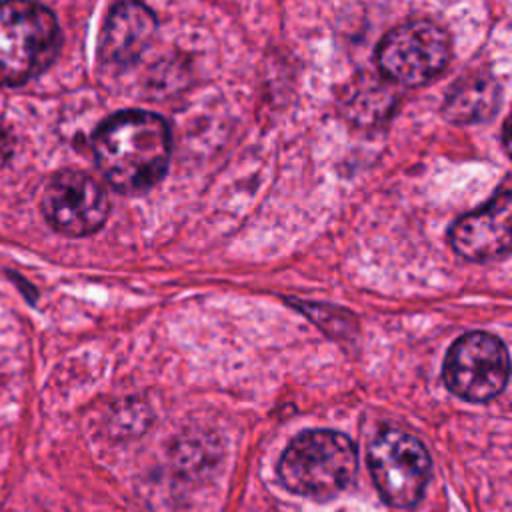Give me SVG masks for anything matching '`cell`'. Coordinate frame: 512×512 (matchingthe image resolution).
<instances>
[{
    "label": "cell",
    "mask_w": 512,
    "mask_h": 512,
    "mask_svg": "<svg viewBox=\"0 0 512 512\" xmlns=\"http://www.w3.org/2000/svg\"><path fill=\"white\" fill-rule=\"evenodd\" d=\"M12 148H14V140L12 136L8 134L6 128L0 126V168L10 160L12 156Z\"/></svg>",
    "instance_id": "obj_12"
},
{
    "label": "cell",
    "mask_w": 512,
    "mask_h": 512,
    "mask_svg": "<svg viewBox=\"0 0 512 512\" xmlns=\"http://www.w3.org/2000/svg\"><path fill=\"white\" fill-rule=\"evenodd\" d=\"M62 44L56 16L34 0L0 2V84L18 86L42 74Z\"/></svg>",
    "instance_id": "obj_3"
},
{
    "label": "cell",
    "mask_w": 512,
    "mask_h": 512,
    "mask_svg": "<svg viewBox=\"0 0 512 512\" xmlns=\"http://www.w3.org/2000/svg\"><path fill=\"white\" fill-rule=\"evenodd\" d=\"M512 194L504 186L482 208L454 222L448 240L456 254L472 262H488L506 256L512 236Z\"/></svg>",
    "instance_id": "obj_8"
},
{
    "label": "cell",
    "mask_w": 512,
    "mask_h": 512,
    "mask_svg": "<svg viewBox=\"0 0 512 512\" xmlns=\"http://www.w3.org/2000/svg\"><path fill=\"white\" fill-rule=\"evenodd\" d=\"M46 222L66 236H88L102 228L110 212V200L98 180L80 170H62L42 194Z\"/></svg>",
    "instance_id": "obj_7"
},
{
    "label": "cell",
    "mask_w": 512,
    "mask_h": 512,
    "mask_svg": "<svg viewBox=\"0 0 512 512\" xmlns=\"http://www.w3.org/2000/svg\"><path fill=\"white\" fill-rule=\"evenodd\" d=\"M508 350L488 332H468L448 350L442 376L446 386L468 402L496 398L508 382Z\"/></svg>",
    "instance_id": "obj_6"
},
{
    "label": "cell",
    "mask_w": 512,
    "mask_h": 512,
    "mask_svg": "<svg viewBox=\"0 0 512 512\" xmlns=\"http://www.w3.org/2000/svg\"><path fill=\"white\" fill-rule=\"evenodd\" d=\"M158 28L154 12L140 0H120L112 6L100 34L98 58L104 66L124 70L140 60Z\"/></svg>",
    "instance_id": "obj_9"
},
{
    "label": "cell",
    "mask_w": 512,
    "mask_h": 512,
    "mask_svg": "<svg viewBox=\"0 0 512 512\" xmlns=\"http://www.w3.org/2000/svg\"><path fill=\"white\" fill-rule=\"evenodd\" d=\"M92 152L98 170L114 190L120 194H144L168 170L172 132L158 114L122 110L96 128Z\"/></svg>",
    "instance_id": "obj_1"
},
{
    "label": "cell",
    "mask_w": 512,
    "mask_h": 512,
    "mask_svg": "<svg viewBox=\"0 0 512 512\" xmlns=\"http://www.w3.org/2000/svg\"><path fill=\"white\" fill-rule=\"evenodd\" d=\"M368 468L390 506L412 508L426 490L432 464L416 436L400 428H384L368 446Z\"/></svg>",
    "instance_id": "obj_5"
},
{
    "label": "cell",
    "mask_w": 512,
    "mask_h": 512,
    "mask_svg": "<svg viewBox=\"0 0 512 512\" xmlns=\"http://www.w3.org/2000/svg\"><path fill=\"white\" fill-rule=\"evenodd\" d=\"M450 58V38L432 20H410L392 28L376 50L384 78L406 88L424 86L440 76Z\"/></svg>",
    "instance_id": "obj_4"
},
{
    "label": "cell",
    "mask_w": 512,
    "mask_h": 512,
    "mask_svg": "<svg viewBox=\"0 0 512 512\" xmlns=\"http://www.w3.org/2000/svg\"><path fill=\"white\" fill-rule=\"evenodd\" d=\"M396 92L374 74H358L342 88L338 96L340 114L356 126H380L396 108Z\"/></svg>",
    "instance_id": "obj_10"
},
{
    "label": "cell",
    "mask_w": 512,
    "mask_h": 512,
    "mask_svg": "<svg viewBox=\"0 0 512 512\" xmlns=\"http://www.w3.org/2000/svg\"><path fill=\"white\" fill-rule=\"evenodd\" d=\"M500 84L486 72L458 78L446 94L442 114L452 124H478L488 120L500 106Z\"/></svg>",
    "instance_id": "obj_11"
},
{
    "label": "cell",
    "mask_w": 512,
    "mask_h": 512,
    "mask_svg": "<svg viewBox=\"0 0 512 512\" xmlns=\"http://www.w3.org/2000/svg\"><path fill=\"white\" fill-rule=\"evenodd\" d=\"M356 466V448L346 434L306 430L282 452L278 478L294 494L326 500L352 482Z\"/></svg>",
    "instance_id": "obj_2"
}]
</instances>
